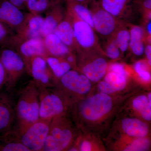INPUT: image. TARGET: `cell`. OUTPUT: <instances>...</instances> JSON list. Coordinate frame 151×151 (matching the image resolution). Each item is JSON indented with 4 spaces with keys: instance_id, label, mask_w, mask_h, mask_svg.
Listing matches in <instances>:
<instances>
[{
    "instance_id": "25",
    "label": "cell",
    "mask_w": 151,
    "mask_h": 151,
    "mask_svg": "<svg viewBox=\"0 0 151 151\" xmlns=\"http://www.w3.org/2000/svg\"><path fill=\"white\" fill-rule=\"evenodd\" d=\"M113 37L122 53L126 52L129 49L130 39L129 29L123 24L116 30Z\"/></svg>"
},
{
    "instance_id": "38",
    "label": "cell",
    "mask_w": 151,
    "mask_h": 151,
    "mask_svg": "<svg viewBox=\"0 0 151 151\" xmlns=\"http://www.w3.org/2000/svg\"><path fill=\"white\" fill-rule=\"evenodd\" d=\"M8 1L19 8L22 6L24 4H27V0H8Z\"/></svg>"
},
{
    "instance_id": "4",
    "label": "cell",
    "mask_w": 151,
    "mask_h": 151,
    "mask_svg": "<svg viewBox=\"0 0 151 151\" xmlns=\"http://www.w3.org/2000/svg\"><path fill=\"white\" fill-rule=\"evenodd\" d=\"M89 5L94 31L105 40L113 37L123 22L101 8L96 0H93Z\"/></svg>"
},
{
    "instance_id": "20",
    "label": "cell",
    "mask_w": 151,
    "mask_h": 151,
    "mask_svg": "<svg viewBox=\"0 0 151 151\" xmlns=\"http://www.w3.org/2000/svg\"><path fill=\"white\" fill-rule=\"evenodd\" d=\"M124 132L130 137L144 138L148 134L149 127L145 123L135 118H126L122 123Z\"/></svg>"
},
{
    "instance_id": "30",
    "label": "cell",
    "mask_w": 151,
    "mask_h": 151,
    "mask_svg": "<svg viewBox=\"0 0 151 151\" xmlns=\"http://www.w3.org/2000/svg\"><path fill=\"white\" fill-rule=\"evenodd\" d=\"M134 68L135 72L143 81L150 82L151 81L150 72L145 61H137L134 64Z\"/></svg>"
},
{
    "instance_id": "3",
    "label": "cell",
    "mask_w": 151,
    "mask_h": 151,
    "mask_svg": "<svg viewBox=\"0 0 151 151\" xmlns=\"http://www.w3.org/2000/svg\"><path fill=\"white\" fill-rule=\"evenodd\" d=\"M63 114L52 119L49 130L42 151L65 150L70 145L73 132L63 117Z\"/></svg>"
},
{
    "instance_id": "13",
    "label": "cell",
    "mask_w": 151,
    "mask_h": 151,
    "mask_svg": "<svg viewBox=\"0 0 151 151\" xmlns=\"http://www.w3.org/2000/svg\"><path fill=\"white\" fill-rule=\"evenodd\" d=\"M19 50L25 63L27 70L30 60L33 57L40 56L45 58L48 56L44 40L41 37L28 39L22 44Z\"/></svg>"
},
{
    "instance_id": "24",
    "label": "cell",
    "mask_w": 151,
    "mask_h": 151,
    "mask_svg": "<svg viewBox=\"0 0 151 151\" xmlns=\"http://www.w3.org/2000/svg\"><path fill=\"white\" fill-rule=\"evenodd\" d=\"M44 18L38 14H33L27 22L24 34L28 39L41 37Z\"/></svg>"
},
{
    "instance_id": "29",
    "label": "cell",
    "mask_w": 151,
    "mask_h": 151,
    "mask_svg": "<svg viewBox=\"0 0 151 151\" xmlns=\"http://www.w3.org/2000/svg\"><path fill=\"white\" fill-rule=\"evenodd\" d=\"M51 1V0H27V4L31 12L37 14L46 10Z\"/></svg>"
},
{
    "instance_id": "39",
    "label": "cell",
    "mask_w": 151,
    "mask_h": 151,
    "mask_svg": "<svg viewBox=\"0 0 151 151\" xmlns=\"http://www.w3.org/2000/svg\"><path fill=\"white\" fill-rule=\"evenodd\" d=\"M67 2H75L80 3L88 6L93 0H66Z\"/></svg>"
},
{
    "instance_id": "32",
    "label": "cell",
    "mask_w": 151,
    "mask_h": 151,
    "mask_svg": "<svg viewBox=\"0 0 151 151\" xmlns=\"http://www.w3.org/2000/svg\"><path fill=\"white\" fill-rule=\"evenodd\" d=\"M98 88L99 91L101 93L109 94L114 93L113 89L111 88V86L108 85V83L105 81H101L98 84Z\"/></svg>"
},
{
    "instance_id": "35",
    "label": "cell",
    "mask_w": 151,
    "mask_h": 151,
    "mask_svg": "<svg viewBox=\"0 0 151 151\" xmlns=\"http://www.w3.org/2000/svg\"><path fill=\"white\" fill-rule=\"evenodd\" d=\"M144 54L145 55L146 58L148 61V63L150 65H151V45L149 42L145 46Z\"/></svg>"
},
{
    "instance_id": "2",
    "label": "cell",
    "mask_w": 151,
    "mask_h": 151,
    "mask_svg": "<svg viewBox=\"0 0 151 151\" xmlns=\"http://www.w3.org/2000/svg\"><path fill=\"white\" fill-rule=\"evenodd\" d=\"M51 121L40 119L22 131L12 129L9 134L14 139L22 143L29 151H42Z\"/></svg>"
},
{
    "instance_id": "10",
    "label": "cell",
    "mask_w": 151,
    "mask_h": 151,
    "mask_svg": "<svg viewBox=\"0 0 151 151\" xmlns=\"http://www.w3.org/2000/svg\"><path fill=\"white\" fill-rule=\"evenodd\" d=\"M59 79L64 89L74 94H86L91 89V81L89 78L76 70L71 69Z\"/></svg>"
},
{
    "instance_id": "26",
    "label": "cell",
    "mask_w": 151,
    "mask_h": 151,
    "mask_svg": "<svg viewBox=\"0 0 151 151\" xmlns=\"http://www.w3.org/2000/svg\"><path fill=\"white\" fill-rule=\"evenodd\" d=\"M134 109L140 114L142 117L146 120H151V105L149 103L147 97L142 95L134 98L132 102Z\"/></svg>"
},
{
    "instance_id": "18",
    "label": "cell",
    "mask_w": 151,
    "mask_h": 151,
    "mask_svg": "<svg viewBox=\"0 0 151 151\" xmlns=\"http://www.w3.org/2000/svg\"><path fill=\"white\" fill-rule=\"evenodd\" d=\"M64 11L58 4L54 6L51 12L44 19L42 27V36L53 33L59 23L65 18Z\"/></svg>"
},
{
    "instance_id": "5",
    "label": "cell",
    "mask_w": 151,
    "mask_h": 151,
    "mask_svg": "<svg viewBox=\"0 0 151 151\" xmlns=\"http://www.w3.org/2000/svg\"><path fill=\"white\" fill-rule=\"evenodd\" d=\"M52 88H39L40 119L51 121L54 117L64 114L65 103Z\"/></svg>"
},
{
    "instance_id": "33",
    "label": "cell",
    "mask_w": 151,
    "mask_h": 151,
    "mask_svg": "<svg viewBox=\"0 0 151 151\" xmlns=\"http://www.w3.org/2000/svg\"><path fill=\"white\" fill-rule=\"evenodd\" d=\"M138 4L145 14L151 12V0H137Z\"/></svg>"
},
{
    "instance_id": "7",
    "label": "cell",
    "mask_w": 151,
    "mask_h": 151,
    "mask_svg": "<svg viewBox=\"0 0 151 151\" xmlns=\"http://www.w3.org/2000/svg\"><path fill=\"white\" fill-rule=\"evenodd\" d=\"M67 15L72 22L75 40L78 50H98L103 52L94 29L85 22L72 17L68 15Z\"/></svg>"
},
{
    "instance_id": "40",
    "label": "cell",
    "mask_w": 151,
    "mask_h": 151,
    "mask_svg": "<svg viewBox=\"0 0 151 151\" xmlns=\"http://www.w3.org/2000/svg\"><path fill=\"white\" fill-rule=\"evenodd\" d=\"M64 57H65V60H66L68 63H70L71 65V64L74 63V61H75V57H74L73 54L71 53V52L70 53L67 55L66 56Z\"/></svg>"
},
{
    "instance_id": "17",
    "label": "cell",
    "mask_w": 151,
    "mask_h": 151,
    "mask_svg": "<svg viewBox=\"0 0 151 151\" xmlns=\"http://www.w3.org/2000/svg\"><path fill=\"white\" fill-rule=\"evenodd\" d=\"M44 42L48 56L63 58L71 52V50L54 33L45 36Z\"/></svg>"
},
{
    "instance_id": "36",
    "label": "cell",
    "mask_w": 151,
    "mask_h": 151,
    "mask_svg": "<svg viewBox=\"0 0 151 151\" xmlns=\"http://www.w3.org/2000/svg\"><path fill=\"white\" fill-rule=\"evenodd\" d=\"M6 35V30L2 23L0 21V43L4 40Z\"/></svg>"
},
{
    "instance_id": "6",
    "label": "cell",
    "mask_w": 151,
    "mask_h": 151,
    "mask_svg": "<svg viewBox=\"0 0 151 151\" xmlns=\"http://www.w3.org/2000/svg\"><path fill=\"white\" fill-rule=\"evenodd\" d=\"M0 60L6 76L5 86L12 89L16 86L22 76L26 70L25 63L21 55L12 50L4 49L0 55Z\"/></svg>"
},
{
    "instance_id": "42",
    "label": "cell",
    "mask_w": 151,
    "mask_h": 151,
    "mask_svg": "<svg viewBox=\"0 0 151 151\" xmlns=\"http://www.w3.org/2000/svg\"><path fill=\"white\" fill-rule=\"evenodd\" d=\"M148 100L149 103L151 105V93H149L148 95Z\"/></svg>"
},
{
    "instance_id": "19",
    "label": "cell",
    "mask_w": 151,
    "mask_h": 151,
    "mask_svg": "<svg viewBox=\"0 0 151 151\" xmlns=\"http://www.w3.org/2000/svg\"><path fill=\"white\" fill-rule=\"evenodd\" d=\"M129 29L130 39L129 48L136 56L144 54L145 46V31L139 26L132 25Z\"/></svg>"
},
{
    "instance_id": "28",
    "label": "cell",
    "mask_w": 151,
    "mask_h": 151,
    "mask_svg": "<svg viewBox=\"0 0 151 151\" xmlns=\"http://www.w3.org/2000/svg\"><path fill=\"white\" fill-rule=\"evenodd\" d=\"M103 53L108 58L112 60L118 59L122 54L113 37L106 40V42L101 46Z\"/></svg>"
},
{
    "instance_id": "23",
    "label": "cell",
    "mask_w": 151,
    "mask_h": 151,
    "mask_svg": "<svg viewBox=\"0 0 151 151\" xmlns=\"http://www.w3.org/2000/svg\"><path fill=\"white\" fill-rule=\"evenodd\" d=\"M45 58L52 73L56 79H60L71 69V65L62 57L48 55Z\"/></svg>"
},
{
    "instance_id": "21",
    "label": "cell",
    "mask_w": 151,
    "mask_h": 151,
    "mask_svg": "<svg viewBox=\"0 0 151 151\" xmlns=\"http://www.w3.org/2000/svg\"><path fill=\"white\" fill-rule=\"evenodd\" d=\"M101 8L120 20L127 12L132 0H98Z\"/></svg>"
},
{
    "instance_id": "16",
    "label": "cell",
    "mask_w": 151,
    "mask_h": 151,
    "mask_svg": "<svg viewBox=\"0 0 151 151\" xmlns=\"http://www.w3.org/2000/svg\"><path fill=\"white\" fill-rule=\"evenodd\" d=\"M70 49H78L72 22L68 16L59 23L53 33Z\"/></svg>"
},
{
    "instance_id": "12",
    "label": "cell",
    "mask_w": 151,
    "mask_h": 151,
    "mask_svg": "<svg viewBox=\"0 0 151 151\" xmlns=\"http://www.w3.org/2000/svg\"><path fill=\"white\" fill-rule=\"evenodd\" d=\"M108 72L104 76L106 81L114 92L121 91L126 87L129 73L124 65L119 63H112L108 68Z\"/></svg>"
},
{
    "instance_id": "8",
    "label": "cell",
    "mask_w": 151,
    "mask_h": 151,
    "mask_svg": "<svg viewBox=\"0 0 151 151\" xmlns=\"http://www.w3.org/2000/svg\"><path fill=\"white\" fill-rule=\"evenodd\" d=\"M113 102L109 94L98 93L82 103L80 108L81 116L86 120L95 121L111 111Z\"/></svg>"
},
{
    "instance_id": "37",
    "label": "cell",
    "mask_w": 151,
    "mask_h": 151,
    "mask_svg": "<svg viewBox=\"0 0 151 151\" xmlns=\"http://www.w3.org/2000/svg\"><path fill=\"white\" fill-rule=\"evenodd\" d=\"M92 145L90 142L87 141H83L80 147L81 151H90L92 150Z\"/></svg>"
},
{
    "instance_id": "31",
    "label": "cell",
    "mask_w": 151,
    "mask_h": 151,
    "mask_svg": "<svg viewBox=\"0 0 151 151\" xmlns=\"http://www.w3.org/2000/svg\"><path fill=\"white\" fill-rule=\"evenodd\" d=\"M150 141L144 138H138L125 148L124 151H145L148 148Z\"/></svg>"
},
{
    "instance_id": "14",
    "label": "cell",
    "mask_w": 151,
    "mask_h": 151,
    "mask_svg": "<svg viewBox=\"0 0 151 151\" xmlns=\"http://www.w3.org/2000/svg\"><path fill=\"white\" fill-rule=\"evenodd\" d=\"M23 14L18 7L8 0L0 2V21L11 27H17L23 23Z\"/></svg>"
},
{
    "instance_id": "9",
    "label": "cell",
    "mask_w": 151,
    "mask_h": 151,
    "mask_svg": "<svg viewBox=\"0 0 151 151\" xmlns=\"http://www.w3.org/2000/svg\"><path fill=\"white\" fill-rule=\"evenodd\" d=\"M28 72L39 88H52L56 83V78L52 73L45 58L33 57L30 60Z\"/></svg>"
},
{
    "instance_id": "27",
    "label": "cell",
    "mask_w": 151,
    "mask_h": 151,
    "mask_svg": "<svg viewBox=\"0 0 151 151\" xmlns=\"http://www.w3.org/2000/svg\"><path fill=\"white\" fill-rule=\"evenodd\" d=\"M0 151H29L22 143L14 139L8 133L0 136Z\"/></svg>"
},
{
    "instance_id": "11",
    "label": "cell",
    "mask_w": 151,
    "mask_h": 151,
    "mask_svg": "<svg viewBox=\"0 0 151 151\" xmlns=\"http://www.w3.org/2000/svg\"><path fill=\"white\" fill-rule=\"evenodd\" d=\"M15 109L12 99L5 92H0V136L12 129Z\"/></svg>"
},
{
    "instance_id": "34",
    "label": "cell",
    "mask_w": 151,
    "mask_h": 151,
    "mask_svg": "<svg viewBox=\"0 0 151 151\" xmlns=\"http://www.w3.org/2000/svg\"><path fill=\"white\" fill-rule=\"evenodd\" d=\"M6 81V76L4 66L0 60V92L4 86H5Z\"/></svg>"
},
{
    "instance_id": "15",
    "label": "cell",
    "mask_w": 151,
    "mask_h": 151,
    "mask_svg": "<svg viewBox=\"0 0 151 151\" xmlns=\"http://www.w3.org/2000/svg\"><path fill=\"white\" fill-rule=\"evenodd\" d=\"M108 64L103 57L99 56L84 64L82 68V73L90 81L98 82L105 76L107 72Z\"/></svg>"
},
{
    "instance_id": "22",
    "label": "cell",
    "mask_w": 151,
    "mask_h": 151,
    "mask_svg": "<svg viewBox=\"0 0 151 151\" xmlns=\"http://www.w3.org/2000/svg\"><path fill=\"white\" fill-rule=\"evenodd\" d=\"M67 3L68 15L85 22L94 29L93 16L89 6L80 3Z\"/></svg>"
},
{
    "instance_id": "41",
    "label": "cell",
    "mask_w": 151,
    "mask_h": 151,
    "mask_svg": "<svg viewBox=\"0 0 151 151\" xmlns=\"http://www.w3.org/2000/svg\"><path fill=\"white\" fill-rule=\"evenodd\" d=\"M146 30L145 31L147 32L149 36L151 35V20H148L146 24Z\"/></svg>"
},
{
    "instance_id": "1",
    "label": "cell",
    "mask_w": 151,
    "mask_h": 151,
    "mask_svg": "<svg viewBox=\"0 0 151 151\" xmlns=\"http://www.w3.org/2000/svg\"><path fill=\"white\" fill-rule=\"evenodd\" d=\"M39 89L32 80L23 87L15 109L17 125L14 130L22 131L39 120Z\"/></svg>"
}]
</instances>
